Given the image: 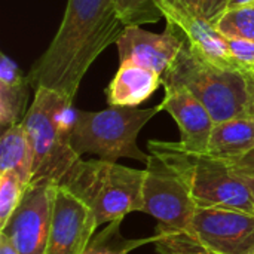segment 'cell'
<instances>
[{
    "mask_svg": "<svg viewBox=\"0 0 254 254\" xmlns=\"http://www.w3.org/2000/svg\"><path fill=\"white\" fill-rule=\"evenodd\" d=\"M254 152V118L244 116L214 124L207 153L240 159Z\"/></svg>",
    "mask_w": 254,
    "mask_h": 254,
    "instance_id": "9a60e30c",
    "label": "cell"
},
{
    "mask_svg": "<svg viewBox=\"0 0 254 254\" xmlns=\"http://www.w3.org/2000/svg\"><path fill=\"white\" fill-rule=\"evenodd\" d=\"M234 161H235V168H237L240 179L243 180V183L249 189L254 201V152L250 153L249 156L234 159Z\"/></svg>",
    "mask_w": 254,
    "mask_h": 254,
    "instance_id": "d4e9b609",
    "label": "cell"
},
{
    "mask_svg": "<svg viewBox=\"0 0 254 254\" xmlns=\"http://www.w3.org/2000/svg\"><path fill=\"white\" fill-rule=\"evenodd\" d=\"M143 213L158 220V232H180L190 223L198 205L182 177L156 155L146 162Z\"/></svg>",
    "mask_w": 254,
    "mask_h": 254,
    "instance_id": "ba28073f",
    "label": "cell"
},
{
    "mask_svg": "<svg viewBox=\"0 0 254 254\" xmlns=\"http://www.w3.org/2000/svg\"><path fill=\"white\" fill-rule=\"evenodd\" d=\"M161 249H164V247H161ZM167 250H170V249H167ZM174 252H183V253L188 254H217L211 253V252H205V250H174Z\"/></svg>",
    "mask_w": 254,
    "mask_h": 254,
    "instance_id": "83f0119b",
    "label": "cell"
},
{
    "mask_svg": "<svg viewBox=\"0 0 254 254\" xmlns=\"http://www.w3.org/2000/svg\"><path fill=\"white\" fill-rule=\"evenodd\" d=\"M147 149L182 177L198 208H234L254 214L253 198L234 159L190 152L179 141L149 140Z\"/></svg>",
    "mask_w": 254,
    "mask_h": 254,
    "instance_id": "7a4b0ae2",
    "label": "cell"
},
{
    "mask_svg": "<svg viewBox=\"0 0 254 254\" xmlns=\"http://www.w3.org/2000/svg\"><path fill=\"white\" fill-rule=\"evenodd\" d=\"M125 27L116 0H67L55 37L27 74L31 88L55 91L73 103L89 67Z\"/></svg>",
    "mask_w": 254,
    "mask_h": 254,
    "instance_id": "6da1fadb",
    "label": "cell"
},
{
    "mask_svg": "<svg viewBox=\"0 0 254 254\" xmlns=\"http://www.w3.org/2000/svg\"><path fill=\"white\" fill-rule=\"evenodd\" d=\"M144 176L146 170L118 162L80 159L60 185L94 211L98 225H104L143 211Z\"/></svg>",
    "mask_w": 254,
    "mask_h": 254,
    "instance_id": "5b68a950",
    "label": "cell"
},
{
    "mask_svg": "<svg viewBox=\"0 0 254 254\" xmlns=\"http://www.w3.org/2000/svg\"><path fill=\"white\" fill-rule=\"evenodd\" d=\"M156 4L167 21V28L182 40L186 51L220 67H243L232 55L226 37L217 31L214 24L201 16L185 12L167 0H156Z\"/></svg>",
    "mask_w": 254,
    "mask_h": 254,
    "instance_id": "8fae6325",
    "label": "cell"
},
{
    "mask_svg": "<svg viewBox=\"0 0 254 254\" xmlns=\"http://www.w3.org/2000/svg\"><path fill=\"white\" fill-rule=\"evenodd\" d=\"M162 83L186 86L207 107L214 124L254 118V73L246 67H220L182 48Z\"/></svg>",
    "mask_w": 254,
    "mask_h": 254,
    "instance_id": "3957f363",
    "label": "cell"
},
{
    "mask_svg": "<svg viewBox=\"0 0 254 254\" xmlns=\"http://www.w3.org/2000/svg\"><path fill=\"white\" fill-rule=\"evenodd\" d=\"M214 27L226 39H246L254 42V4L226 9L214 22Z\"/></svg>",
    "mask_w": 254,
    "mask_h": 254,
    "instance_id": "d6986e66",
    "label": "cell"
},
{
    "mask_svg": "<svg viewBox=\"0 0 254 254\" xmlns=\"http://www.w3.org/2000/svg\"><path fill=\"white\" fill-rule=\"evenodd\" d=\"M156 252H158V254H188V253H183V252H174V250L161 249V247H156Z\"/></svg>",
    "mask_w": 254,
    "mask_h": 254,
    "instance_id": "f1b7e54d",
    "label": "cell"
},
{
    "mask_svg": "<svg viewBox=\"0 0 254 254\" xmlns=\"http://www.w3.org/2000/svg\"><path fill=\"white\" fill-rule=\"evenodd\" d=\"M235 60L254 73V42L246 39H226Z\"/></svg>",
    "mask_w": 254,
    "mask_h": 254,
    "instance_id": "603a6c76",
    "label": "cell"
},
{
    "mask_svg": "<svg viewBox=\"0 0 254 254\" xmlns=\"http://www.w3.org/2000/svg\"><path fill=\"white\" fill-rule=\"evenodd\" d=\"M119 15L127 27L158 22L162 16L156 0H116Z\"/></svg>",
    "mask_w": 254,
    "mask_h": 254,
    "instance_id": "ffe728a7",
    "label": "cell"
},
{
    "mask_svg": "<svg viewBox=\"0 0 254 254\" xmlns=\"http://www.w3.org/2000/svg\"><path fill=\"white\" fill-rule=\"evenodd\" d=\"M0 254H19L16 247L10 243V240L0 232Z\"/></svg>",
    "mask_w": 254,
    "mask_h": 254,
    "instance_id": "484cf974",
    "label": "cell"
},
{
    "mask_svg": "<svg viewBox=\"0 0 254 254\" xmlns=\"http://www.w3.org/2000/svg\"><path fill=\"white\" fill-rule=\"evenodd\" d=\"M98 226L94 211L58 185L45 254H83Z\"/></svg>",
    "mask_w": 254,
    "mask_h": 254,
    "instance_id": "30bf717a",
    "label": "cell"
},
{
    "mask_svg": "<svg viewBox=\"0 0 254 254\" xmlns=\"http://www.w3.org/2000/svg\"><path fill=\"white\" fill-rule=\"evenodd\" d=\"M25 188L13 173H0V229L22 201Z\"/></svg>",
    "mask_w": 254,
    "mask_h": 254,
    "instance_id": "44dd1931",
    "label": "cell"
},
{
    "mask_svg": "<svg viewBox=\"0 0 254 254\" xmlns=\"http://www.w3.org/2000/svg\"><path fill=\"white\" fill-rule=\"evenodd\" d=\"M159 112H162L159 104L150 109L110 106L101 112L76 110L71 146L80 158L85 153H92L109 162L129 158L146 164L150 153H144L138 147L137 137Z\"/></svg>",
    "mask_w": 254,
    "mask_h": 254,
    "instance_id": "8992f818",
    "label": "cell"
},
{
    "mask_svg": "<svg viewBox=\"0 0 254 254\" xmlns=\"http://www.w3.org/2000/svg\"><path fill=\"white\" fill-rule=\"evenodd\" d=\"M34 152L24 124L9 127L0 140V173H13L27 189L33 179Z\"/></svg>",
    "mask_w": 254,
    "mask_h": 254,
    "instance_id": "2e32d148",
    "label": "cell"
},
{
    "mask_svg": "<svg viewBox=\"0 0 254 254\" xmlns=\"http://www.w3.org/2000/svg\"><path fill=\"white\" fill-rule=\"evenodd\" d=\"M25 77L27 76H22L19 67L12 58H9L6 54H0V83L15 85L22 82Z\"/></svg>",
    "mask_w": 254,
    "mask_h": 254,
    "instance_id": "cb8c5ba5",
    "label": "cell"
},
{
    "mask_svg": "<svg viewBox=\"0 0 254 254\" xmlns=\"http://www.w3.org/2000/svg\"><path fill=\"white\" fill-rule=\"evenodd\" d=\"M247 4H254V0H231L228 9L232 7H240V6H247Z\"/></svg>",
    "mask_w": 254,
    "mask_h": 254,
    "instance_id": "4316f807",
    "label": "cell"
},
{
    "mask_svg": "<svg viewBox=\"0 0 254 254\" xmlns=\"http://www.w3.org/2000/svg\"><path fill=\"white\" fill-rule=\"evenodd\" d=\"M34 100L22 119L34 152L33 182L61 183L82 159L71 146L76 109L58 92L37 88Z\"/></svg>",
    "mask_w": 254,
    "mask_h": 254,
    "instance_id": "277c9868",
    "label": "cell"
},
{
    "mask_svg": "<svg viewBox=\"0 0 254 254\" xmlns=\"http://www.w3.org/2000/svg\"><path fill=\"white\" fill-rule=\"evenodd\" d=\"M121 226L122 220L107 223V228L94 235L83 254H129L146 244H156L161 238L158 232L147 238H125Z\"/></svg>",
    "mask_w": 254,
    "mask_h": 254,
    "instance_id": "e0dca14e",
    "label": "cell"
},
{
    "mask_svg": "<svg viewBox=\"0 0 254 254\" xmlns=\"http://www.w3.org/2000/svg\"><path fill=\"white\" fill-rule=\"evenodd\" d=\"M158 234L155 247L254 254V214L234 208H198L185 231Z\"/></svg>",
    "mask_w": 254,
    "mask_h": 254,
    "instance_id": "52a82bcc",
    "label": "cell"
},
{
    "mask_svg": "<svg viewBox=\"0 0 254 254\" xmlns=\"http://www.w3.org/2000/svg\"><path fill=\"white\" fill-rule=\"evenodd\" d=\"M116 46L121 64H135L164 76L176 63L183 43L167 27L164 33H152L131 25L125 27Z\"/></svg>",
    "mask_w": 254,
    "mask_h": 254,
    "instance_id": "7c38bea8",
    "label": "cell"
},
{
    "mask_svg": "<svg viewBox=\"0 0 254 254\" xmlns=\"http://www.w3.org/2000/svg\"><path fill=\"white\" fill-rule=\"evenodd\" d=\"M165 89L161 109L168 112L180 129V146L198 153H207L214 121L207 107L186 86L162 83Z\"/></svg>",
    "mask_w": 254,
    "mask_h": 254,
    "instance_id": "4fadbf2b",
    "label": "cell"
},
{
    "mask_svg": "<svg viewBox=\"0 0 254 254\" xmlns=\"http://www.w3.org/2000/svg\"><path fill=\"white\" fill-rule=\"evenodd\" d=\"M58 183L33 182L25 189L15 213L0 229L19 254H45L49 238L55 190Z\"/></svg>",
    "mask_w": 254,
    "mask_h": 254,
    "instance_id": "9c48e42d",
    "label": "cell"
},
{
    "mask_svg": "<svg viewBox=\"0 0 254 254\" xmlns=\"http://www.w3.org/2000/svg\"><path fill=\"white\" fill-rule=\"evenodd\" d=\"M30 88L31 85L27 77L15 85L0 83V125L3 131L22 122L25 118Z\"/></svg>",
    "mask_w": 254,
    "mask_h": 254,
    "instance_id": "ac0fdd59",
    "label": "cell"
},
{
    "mask_svg": "<svg viewBox=\"0 0 254 254\" xmlns=\"http://www.w3.org/2000/svg\"><path fill=\"white\" fill-rule=\"evenodd\" d=\"M162 85V76L153 70L121 64L115 77L106 88L107 103L119 107H137Z\"/></svg>",
    "mask_w": 254,
    "mask_h": 254,
    "instance_id": "5bb4252c",
    "label": "cell"
},
{
    "mask_svg": "<svg viewBox=\"0 0 254 254\" xmlns=\"http://www.w3.org/2000/svg\"><path fill=\"white\" fill-rule=\"evenodd\" d=\"M171 4L214 24L228 9L231 0H167Z\"/></svg>",
    "mask_w": 254,
    "mask_h": 254,
    "instance_id": "7402d4cb",
    "label": "cell"
}]
</instances>
